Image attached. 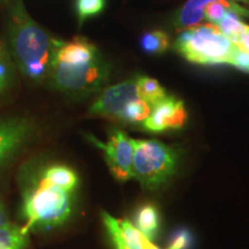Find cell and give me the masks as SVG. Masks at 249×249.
I'll return each instance as SVG.
<instances>
[{
    "instance_id": "obj_1",
    "label": "cell",
    "mask_w": 249,
    "mask_h": 249,
    "mask_svg": "<svg viewBox=\"0 0 249 249\" xmlns=\"http://www.w3.org/2000/svg\"><path fill=\"white\" fill-rule=\"evenodd\" d=\"M110 64L85 37L58 40L48 77L52 89L71 99H83L104 87Z\"/></svg>"
},
{
    "instance_id": "obj_2",
    "label": "cell",
    "mask_w": 249,
    "mask_h": 249,
    "mask_svg": "<svg viewBox=\"0 0 249 249\" xmlns=\"http://www.w3.org/2000/svg\"><path fill=\"white\" fill-rule=\"evenodd\" d=\"M7 49L15 67L28 81H48L58 40L28 13L23 0H11L7 17Z\"/></svg>"
},
{
    "instance_id": "obj_3",
    "label": "cell",
    "mask_w": 249,
    "mask_h": 249,
    "mask_svg": "<svg viewBox=\"0 0 249 249\" xmlns=\"http://www.w3.org/2000/svg\"><path fill=\"white\" fill-rule=\"evenodd\" d=\"M73 213L71 193L50 185L37 173L23 183L22 213L26 218L23 230L53 229L64 224Z\"/></svg>"
},
{
    "instance_id": "obj_4",
    "label": "cell",
    "mask_w": 249,
    "mask_h": 249,
    "mask_svg": "<svg viewBox=\"0 0 249 249\" xmlns=\"http://www.w3.org/2000/svg\"><path fill=\"white\" fill-rule=\"evenodd\" d=\"M173 49L186 60L198 65L230 64L238 46L216 24H201L180 34Z\"/></svg>"
},
{
    "instance_id": "obj_5",
    "label": "cell",
    "mask_w": 249,
    "mask_h": 249,
    "mask_svg": "<svg viewBox=\"0 0 249 249\" xmlns=\"http://www.w3.org/2000/svg\"><path fill=\"white\" fill-rule=\"evenodd\" d=\"M133 176L147 189H156L173 176L178 155L172 147L156 140H133Z\"/></svg>"
},
{
    "instance_id": "obj_6",
    "label": "cell",
    "mask_w": 249,
    "mask_h": 249,
    "mask_svg": "<svg viewBox=\"0 0 249 249\" xmlns=\"http://www.w3.org/2000/svg\"><path fill=\"white\" fill-rule=\"evenodd\" d=\"M87 139L104 152L108 170L118 181L124 182L134 178V143L126 133L120 129H112L105 143L99 142L92 135H87Z\"/></svg>"
},
{
    "instance_id": "obj_7",
    "label": "cell",
    "mask_w": 249,
    "mask_h": 249,
    "mask_svg": "<svg viewBox=\"0 0 249 249\" xmlns=\"http://www.w3.org/2000/svg\"><path fill=\"white\" fill-rule=\"evenodd\" d=\"M36 130L24 116H0V166L7 163L30 141Z\"/></svg>"
},
{
    "instance_id": "obj_8",
    "label": "cell",
    "mask_w": 249,
    "mask_h": 249,
    "mask_svg": "<svg viewBox=\"0 0 249 249\" xmlns=\"http://www.w3.org/2000/svg\"><path fill=\"white\" fill-rule=\"evenodd\" d=\"M136 79L138 76L105 89L90 107V116L119 120L127 105L134 99L140 98Z\"/></svg>"
},
{
    "instance_id": "obj_9",
    "label": "cell",
    "mask_w": 249,
    "mask_h": 249,
    "mask_svg": "<svg viewBox=\"0 0 249 249\" xmlns=\"http://www.w3.org/2000/svg\"><path fill=\"white\" fill-rule=\"evenodd\" d=\"M187 118L188 114L183 102L167 96L152 107L150 116L141 126L147 132L163 133L170 129H181Z\"/></svg>"
},
{
    "instance_id": "obj_10",
    "label": "cell",
    "mask_w": 249,
    "mask_h": 249,
    "mask_svg": "<svg viewBox=\"0 0 249 249\" xmlns=\"http://www.w3.org/2000/svg\"><path fill=\"white\" fill-rule=\"evenodd\" d=\"M42 178L50 185L57 186L73 194L79 185V177L75 171L64 164H52L40 170Z\"/></svg>"
},
{
    "instance_id": "obj_11",
    "label": "cell",
    "mask_w": 249,
    "mask_h": 249,
    "mask_svg": "<svg viewBox=\"0 0 249 249\" xmlns=\"http://www.w3.org/2000/svg\"><path fill=\"white\" fill-rule=\"evenodd\" d=\"M214 0H187L179 9L173 21V27L177 30L186 29L197 26L204 20L205 7Z\"/></svg>"
},
{
    "instance_id": "obj_12",
    "label": "cell",
    "mask_w": 249,
    "mask_h": 249,
    "mask_svg": "<svg viewBox=\"0 0 249 249\" xmlns=\"http://www.w3.org/2000/svg\"><path fill=\"white\" fill-rule=\"evenodd\" d=\"M135 227L148 240L152 241L160 229V213L155 205L144 204L135 216Z\"/></svg>"
},
{
    "instance_id": "obj_13",
    "label": "cell",
    "mask_w": 249,
    "mask_h": 249,
    "mask_svg": "<svg viewBox=\"0 0 249 249\" xmlns=\"http://www.w3.org/2000/svg\"><path fill=\"white\" fill-rule=\"evenodd\" d=\"M136 83H138L139 97L149 103L152 107L167 97L166 91L157 80L149 76H138Z\"/></svg>"
},
{
    "instance_id": "obj_14",
    "label": "cell",
    "mask_w": 249,
    "mask_h": 249,
    "mask_svg": "<svg viewBox=\"0 0 249 249\" xmlns=\"http://www.w3.org/2000/svg\"><path fill=\"white\" fill-rule=\"evenodd\" d=\"M28 244V233L23 227L9 223L0 227V249H24Z\"/></svg>"
},
{
    "instance_id": "obj_15",
    "label": "cell",
    "mask_w": 249,
    "mask_h": 249,
    "mask_svg": "<svg viewBox=\"0 0 249 249\" xmlns=\"http://www.w3.org/2000/svg\"><path fill=\"white\" fill-rule=\"evenodd\" d=\"M151 111L152 107L149 103L144 102L141 98L134 99L127 105L123 113H121L119 121L130 124H142L150 116Z\"/></svg>"
},
{
    "instance_id": "obj_16",
    "label": "cell",
    "mask_w": 249,
    "mask_h": 249,
    "mask_svg": "<svg viewBox=\"0 0 249 249\" xmlns=\"http://www.w3.org/2000/svg\"><path fill=\"white\" fill-rule=\"evenodd\" d=\"M15 64L9 53L7 45L0 40V95L7 91L15 76Z\"/></svg>"
},
{
    "instance_id": "obj_17",
    "label": "cell",
    "mask_w": 249,
    "mask_h": 249,
    "mask_svg": "<svg viewBox=\"0 0 249 249\" xmlns=\"http://www.w3.org/2000/svg\"><path fill=\"white\" fill-rule=\"evenodd\" d=\"M140 44L145 53L161 54L169 49L170 38L163 31L152 30L143 34Z\"/></svg>"
},
{
    "instance_id": "obj_18",
    "label": "cell",
    "mask_w": 249,
    "mask_h": 249,
    "mask_svg": "<svg viewBox=\"0 0 249 249\" xmlns=\"http://www.w3.org/2000/svg\"><path fill=\"white\" fill-rule=\"evenodd\" d=\"M216 26L219 28V30L222 31L227 38L231 40L233 44L238 46L247 24H245L241 20H239L235 13L227 12Z\"/></svg>"
},
{
    "instance_id": "obj_19",
    "label": "cell",
    "mask_w": 249,
    "mask_h": 249,
    "mask_svg": "<svg viewBox=\"0 0 249 249\" xmlns=\"http://www.w3.org/2000/svg\"><path fill=\"white\" fill-rule=\"evenodd\" d=\"M104 8L105 0H76V13L80 26L88 18L101 14Z\"/></svg>"
},
{
    "instance_id": "obj_20",
    "label": "cell",
    "mask_w": 249,
    "mask_h": 249,
    "mask_svg": "<svg viewBox=\"0 0 249 249\" xmlns=\"http://www.w3.org/2000/svg\"><path fill=\"white\" fill-rule=\"evenodd\" d=\"M229 65L234 66L242 71H246V73H249V52L238 48Z\"/></svg>"
},
{
    "instance_id": "obj_21",
    "label": "cell",
    "mask_w": 249,
    "mask_h": 249,
    "mask_svg": "<svg viewBox=\"0 0 249 249\" xmlns=\"http://www.w3.org/2000/svg\"><path fill=\"white\" fill-rule=\"evenodd\" d=\"M191 235L187 231H181L177 233L176 235L171 239L170 245L167 249H187L191 244Z\"/></svg>"
},
{
    "instance_id": "obj_22",
    "label": "cell",
    "mask_w": 249,
    "mask_h": 249,
    "mask_svg": "<svg viewBox=\"0 0 249 249\" xmlns=\"http://www.w3.org/2000/svg\"><path fill=\"white\" fill-rule=\"evenodd\" d=\"M238 48L240 50H244V51H248L249 52V26L247 24L246 29L242 34L240 42H239Z\"/></svg>"
},
{
    "instance_id": "obj_23",
    "label": "cell",
    "mask_w": 249,
    "mask_h": 249,
    "mask_svg": "<svg viewBox=\"0 0 249 249\" xmlns=\"http://www.w3.org/2000/svg\"><path fill=\"white\" fill-rule=\"evenodd\" d=\"M8 224H9V220H8L7 213H6L4 207L0 204V227L8 225Z\"/></svg>"
},
{
    "instance_id": "obj_24",
    "label": "cell",
    "mask_w": 249,
    "mask_h": 249,
    "mask_svg": "<svg viewBox=\"0 0 249 249\" xmlns=\"http://www.w3.org/2000/svg\"><path fill=\"white\" fill-rule=\"evenodd\" d=\"M144 249H160V248H158L157 246H155L154 244H152V241L147 240V242H145Z\"/></svg>"
},
{
    "instance_id": "obj_25",
    "label": "cell",
    "mask_w": 249,
    "mask_h": 249,
    "mask_svg": "<svg viewBox=\"0 0 249 249\" xmlns=\"http://www.w3.org/2000/svg\"><path fill=\"white\" fill-rule=\"evenodd\" d=\"M114 245H116V249H129L127 246H124L123 242H119V241H116L114 242Z\"/></svg>"
},
{
    "instance_id": "obj_26",
    "label": "cell",
    "mask_w": 249,
    "mask_h": 249,
    "mask_svg": "<svg viewBox=\"0 0 249 249\" xmlns=\"http://www.w3.org/2000/svg\"><path fill=\"white\" fill-rule=\"evenodd\" d=\"M229 1H241V2H245V4L249 5V0H229Z\"/></svg>"
},
{
    "instance_id": "obj_27",
    "label": "cell",
    "mask_w": 249,
    "mask_h": 249,
    "mask_svg": "<svg viewBox=\"0 0 249 249\" xmlns=\"http://www.w3.org/2000/svg\"><path fill=\"white\" fill-rule=\"evenodd\" d=\"M9 2H11V0H0V4H1V5L9 4Z\"/></svg>"
}]
</instances>
